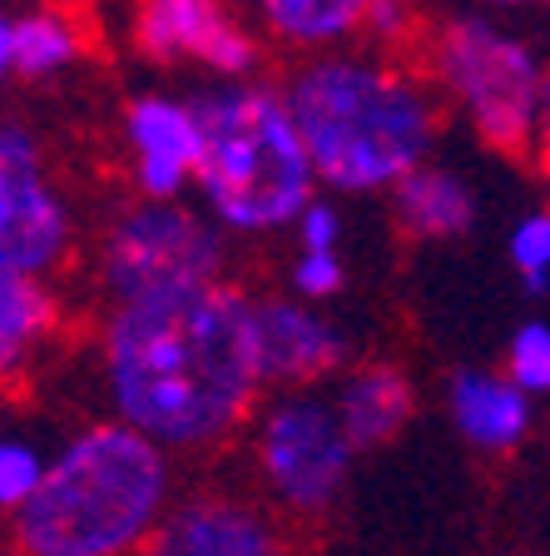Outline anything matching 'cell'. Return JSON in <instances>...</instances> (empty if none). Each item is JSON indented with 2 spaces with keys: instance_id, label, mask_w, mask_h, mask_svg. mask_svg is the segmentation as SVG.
I'll use <instances>...</instances> for the list:
<instances>
[{
  "instance_id": "cell-3",
  "label": "cell",
  "mask_w": 550,
  "mask_h": 556,
  "mask_svg": "<svg viewBox=\"0 0 550 556\" xmlns=\"http://www.w3.org/2000/svg\"><path fill=\"white\" fill-rule=\"evenodd\" d=\"M169 452L125 422H94L50 457L46 486L15 511L25 556H129L169 517Z\"/></svg>"
},
{
  "instance_id": "cell-13",
  "label": "cell",
  "mask_w": 550,
  "mask_h": 556,
  "mask_svg": "<svg viewBox=\"0 0 550 556\" xmlns=\"http://www.w3.org/2000/svg\"><path fill=\"white\" fill-rule=\"evenodd\" d=\"M447 403L457 432L482 452H511L530 432V397L506 372H486V368L451 372Z\"/></svg>"
},
{
  "instance_id": "cell-21",
  "label": "cell",
  "mask_w": 550,
  "mask_h": 556,
  "mask_svg": "<svg viewBox=\"0 0 550 556\" xmlns=\"http://www.w3.org/2000/svg\"><path fill=\"white\" fill-rule=\"evenodd\" d=\"M511 264L530 293L550 289V208H536L511 229Z\"/></svg>"
},
{
  "instance_id": "cell-7",
  "label": "cell",
  "mask_w": 550,
  "mask_h": 556,
  "mask_svg": "<svg viewBox=\"0 0 550 556\" xmlns=\"http://www.w3.org/2000/svg\"><path fill=\"white\" fill-rule=\"evenodd\" d=\"M353 452L357 447L333 397L308 393V388L278 393L253 422V463L268 497L298 517H318L343 497Z\"/></svg>"
},
{
  "instance_id": "cell-19",
  "label": "cell",
  "mask_w": 550,
  "mask_h": 556,
  "mask_svg": "<svg viewBox=\"0 0 550 556\" xmlns=\"http://www.w3.org/2000/svg\"><path fill=\"white\" fill-rule=\"evenodd\" d=\"M46 472H50V457L35 447V442L5 438L0 442V507L15 517V511L46 486Z\"/></svg>"
},
{
  "instance_id": "cell-24",
  "label": "cell",
  "mask_w": 550,
  "mask_h": 556,
  "mask_svg": "<svg viewBox=\"0 0 550 556\" xmlns=\"http://www.w3.org/2000/svg\"><path fill=\"white\" fill-rule=\"evenodd\" d=\"M337 233H343V219L328 199H312L308 214L298 219V249L308 254H337Z\"/></svg>"
},
{
  "instance_id": "cell-14",
  "label": "cell",
  "mask_w": 550,
  "mask_h": 556,
  "mask_svg": "<svg viewBox=\"0 0 550 556\" xmlns=\"http://www.w3.org/2000/svg\"><path fill=\"white\" fill-rule=\"evenodd\" d=\"M85 55V25L60 5L5 15L0 21V70L15 80H50Z\"/></svg>"
},
{
  "instance_id": "cell-5",
  "label": "cell",
  "mask_w": 550,
  "mask_h": 556,
  "mask_svg": "<svg viewBox=\"0 0 550 556\" xmlns=\"http://www.w3.org/2000/svg\"><path fill=\"white\" fill-rule=\"evenodd\" d=\"M550 70L540 55L482 15H457L432 35L436 90L471 119L496 150H530L540 119V90Z\"/></svg>"
},
{
  "instance_id": "cell-4",
  "label": "cell",
  "mask_w": 550,
  "mask_h": 556,
  "mask_svg": "<svg viewBox=\"0 0 550 556\" xmlns=\"http://www.w3.org/2000/svg\"><path fill=\"white\" fill-rule=\"evenodd\" d=\"M194 110L204 129L194 189L208 219L239 239L298 229L322 179L287 94L239 80L194 94Z\"/></svg>"
},
{
  "instance_id": "cell-9",
  "label": "cell",
  "mask_w": 550,
  "mask_h": 556,
  "mask_svg": "<svg viewBox=\"0 0 550 556\" xmlns=\"http://www.w3.org/2000/svg\"><path fill=\"white\" fill-rule=\"evenodd\" d=\"M135 46L159 65L199 60L214 75H223V85H239L264 60L258 40L233 21L223 0H139Z\"/></svg>"
},
{
  "instance_id": "cell-1",
  "label": "cell",
  "mask_w": 550,
  "mask_h": 556,
  "mask_svg": "<svg viewBox=\"0 0 550 556\" xmlns=\"http://www.w3.org/2000/svg\"><path fill=\"white\" fill-rule=\"evenodd\" d=\"M248 318L253 299L233 283H189L119 303L100 333L115 422L164 452L223 442L264 393Z\"/></svg>"
},
{
  "instance_id": "cell-6",
  "label": "cell",
  "mask_w": 550,
  "mask_h": 556,
  "mask_svg": "<svg viewBox=\"0 0 550 556\" xmlns=\"http://www.w3.org/2000/svg\"><path fill=\"white\" fill-rule=\"evenodd\" d=\"M223 264H229V239L204 208L139 199L119 208L115 224L100 233L94 278L119 308L144 293L223 283Z\"/></svg>"
},
{
  "instance_id": "cell-12",
  "label": "cell",
  "mask_w": 550,
  "mask_h": 556,
  "mask_svg": "<svg viewBox=\"0 0 550 556\" xmlns=\"http://www.w3.org/2000/svg\"><path fill=\"white\" fill-rule=\"evenodd\" d=\"M144 556H287L283 527L229 492L189 497L164 517Z\"/></svg>"
},
{
  "instance_id": "cell-18",
  "label": "cell",
  "mask_w": 550,
  "mask_h": 556,
  "mask_svg": "<svg viewBox=\"0 0 550 556\" xmlns=\"http://www.w3.org/2000/svg\"><path fill=\"white\" fill-rule=\"evenodd\" d=\"M60 324V303L46 289V278L0 274V368L15 372L46 333Z\"/></svg>"
},
{
  "instance_id": "cell-17",
  "label": "cell",
  "mask_w": 550,
  "mask_h": 556,
  "mask_svg": "<svg viewBox=\"0 0 550 556\" xmlns=\"http://www.w3.org/2000/svg\"><path fill=\"white\" fill-rule=\"evenodd\" d=\"M264 15L268 35L287 50H337L347 35H362L367 5L372 0H253Z\"/></svg>"
},
{
  "instance_id": "cell-11",
  "label": "cell",
  "mask_w": 550,
  "mask_h": 556,
  "mask_svg": "<svg viewBox=\"0 0 550 556\" xmlns=\"http://www.w3.org/2000/svg\"><path fill=\"white\" fill-rule=\"evenodd\" d=\"M125 139L135 160V189L154 204H179V194L194 185L204 129H199L194 100L174 94H139L125 110Z\"/></svg>"
},
{
  "instance_id": "cell-27",
  "label": "cell",
  "mask_w": 550,
  "mask_h": 556,
  "mask_svg": "<svg viewBox=\"0 0 550 556\" xmlns=\"http://www.w3.org/2000/svg\"><path fill=\"white\" fill-rule=\"evenodd\" d=\"M546 5H550V0H546Z\"/></svg>"
},
{
  "instance_id": "cell-16",
  "label": "cell",
  "mask_w": 550,
  "mask_h": 556,
  "mask_svg": "<svg viewBox=\"0 0 550 556\" xmlns=\"http://www.w3.org/2000/svg\"><path fill=\"white\" fill-rule=\"evenodd\" d=\"M392 208H397V224L412 239H457L476 219V189L461 174L422 164L392 189Z\"/></svg>"
},
{
  "instance_id": "cell-25",
  "label": "cell",
  "mask_w": 550,
  "mask_h": 556,
  "mask_svg": "<svg viewBox=\"0 0 550 556\" xmlns=\"http://www.w3.org/2000/svg\"><path fill=\"white\" fill-rule=\"evenodd\" d=\"M536 160L550 169V75H546V90H540V119H536Z\"/></svg>"
},
{
  "instance_id": "cell-8",
  "label": "cell",
  "mask_w": 550,
  "mask_h": 556,
  "mask_svg": "<svg viewBox=\"0 0 550 556\" xmlns=\"http://www.w3.org/2000/svg\"><path fill=\"white\" fill-rule=\"evenodd\" d=\"M75 214L46 169V150L25 125L0 135V274L50 278L69 258Z\"/></svg>"
},
{
  "instance_id": "cell-15",
  "label": "cell",
  "mask_w": 550,
  "mask_h": 556,
  "mask_svg": "<svg viewBox=\"0 0 550 556\" xmlns=\"http://www.w3.org/2000/svg\"><path fill=\"white\" fill-rule=\"evenodd\" d=\"M333 407L343 417L347 438L353 447H382L387 438H397L407 428V417H412V382L401 378L397 368L387 363H367V368L347 372L337 382L333 393Z\"/></svg>"
},
{
  "instance_id": "cell-26",
  "label": "cell",
  "mask_w": 550,
  "mask_h": 556,
  "mask_svg": "<svg viewBox=\"0 0 550 556\" xmlns=\"http://www.w3.org/2000/svg\"><path fill=\"white\" fill-rule=\"evenodd\" d=\"M491 5H530V0H491Z\"/></svg>"
},
{
  "instance_id": "cell-20",
  "label": "cell",
  "mask_w": 550,
  "mask_h": 556,
  "mask_svg": "<svg viewBox=\"0 0 550 556\" xmlns=\"http://www.w3.org/2000/svg\"><path fill=\"white\" fill-rule=\"evenodd\" d=\"M506 378L526 397L550 393V324H521L506 343Z\"/></svg>"
},
{
  "instance_id": "cell-2",
  "label": "cell",
  "mask_w": 550,
  "mask_h": 556,
  "mask_svg": "<svg viewBox=\"0 0 550 556\" xmlns=\"http://www.w3.org/2000/svg\"><path fill=\"white\" fill-rule=\"evenodd\" d=\"M318 179L337 194L397 189L426 164L442 129L432 85L382 55H308L283 85Z\"/></svg>"
},
{
  "instance_id": "cell-23",
  "label": "cell",
  "mask_w": 550,
  "mask_h": 556,
  "mask_svg": "<svg viewBox=\"0 0 550 556\" xmlns=\"http://www.w3.org/2000/svg\"><path fill=\"white\" fill-rule=\"evenodd\" d=\"M362 35L372 46H401L412 35V0H372L367 5V21H362Z\"/></svg>"
},
{
  "instance_id": "cell-22",
  "label": "cell",
  "mask_w": 550,
  "mask_h": 556,
  "mask_svg": "<svg viewBox=\"0 0 550 556\" xmlns=\"http://www.w3.org/2000/svg\"><path fill=\"white\" fill-rule=\"evenodd\" d=\"M287 283H293V299L318 303V299H333V293L343 289L347 268H343V258H337V254H308V249H298Z\"/></svg>"
},
{
  "instance_id": "cell-10",
  "label": "cell",
  "mask_w": 550,
  "mask_h": 556,
  "mask_svg": "<svg viewBox=\"0 0 550 556\" xmlns=\"http://www.w3.org/2000/svg\"><path fill=\"white\" fill-rule=\"evenodd\" d=\"M253 363L264 388L303 393L347 358V333L303 299H253Z\"/></svg>"
}]
</instances>
